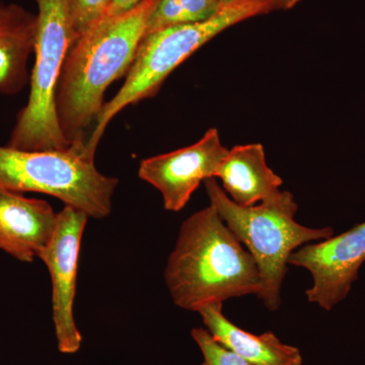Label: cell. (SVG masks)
Returning <instances> with one entry per match:
<instances>
[{
    "instance_id": "10",
    "label": "cell",
    "mask_w": 365,
    "mask_h": 365,
    "mask_svg": "<svg viewBox=\"0 0 365 365\" xmlns=\"http://www.w3.org/2000/svg\"><path fill=\"white\" fill-rule=\"evenodd\" d=\"M58 212L45 200L0 188V250L32 263L51 241Z\"/></svg>"
},
{
    "instance_id": "11",
    "label": "cell",
    "mask_w": 365,
    "mask_h": 365,
    "mask_svg": "<svg viewBox=\"0 0 365 365\" xmlns=\"http://www.w3.org/2000/svg\"><path fill=\"white\" fill-rule=\"evenodd\" d=\"M222 181V188L237 205H257L280 191L283 181L266 162L261 143L237 145L216 170L215 179Z\"/></svg>"
},
{
    "instance_id": "16",
    "label": "cell",
    "mask_w": 365,
    "mask_h": 365,
    "mask_svg": "<svg viewBox=\"0 0 365 365\" xmlns=\"http://www.w3.org/2000/svg\"><path fill=\"white\" fill-rule=\"evenodd\" d=\"M191 335L203 355V362L200 365H251L234 352L223 347L208 332L207 329H193Z\"/></svg>"
},
{
    "instance_id": "9",
    "label": "cell",
    "mask_w": 365,
    "mask_h": 365,
    "mask_svg": "<svg viewBox=\"0 0 365 365\" xmlns=\"http://www.w3.org/2000/svg\"><path fill=\"white\" fill-rule=\"evenodd\" d=\"M227 151L220 132L210 128L192 145L143 160L138 177L160 191L165 210L179 212L201 182L215 178Z\"/></svg>"
},
{
    "instance_id": "13",
    "label": "cell",
    "mask_w": 365,
    "mask_h": 365,
    "mask_svg": "<svg viewBox=\"0 0 365 365\" xmlns=\"http://www.w3.org/2000/svg\"><path fill=\"white\" fill-rule=\"evenodd\" d=\"M205 328L223 347L251 365H302V352L285 344L273 332L261 335L242 330L222 313V304H212L198 312Z\"/></svg>"
},
{
    "instance_id": "15",
    "label": "cell",
    "mask_w": 365,
    "mask_h": 365,
    "mask_svg": "<svg viewBox=\"0 0 365 365\" xmlns=\"http://www.w3.org/2000/svg\"><path fill=\"white\" fill-rule=\"evenodd\" d=\"M113 0H68L72 29L76 39L107 16Z\"/></svg>"
},
{
    "instance_id": "12",
    "label": "cell",
    "mask_w": 365,
    "mask_h": 365,
    "mask_svg": "<svg viewBox=\"0 0 365 365\" xmlns=\"http://www.w3.org/2000/svg\"><path fill=\"white\" fill-rule=\"evenodd\" d=\"M37 14L0 0V93L13 97L30 83L29 60L35 49Z\"/></svg>"
},
{
    "instance_id": "2",
    "label": "cell",
    "mask_w": 365,
    "mask_h": 365,
    "mask_svg": "<svg viewBox=\"0 0 365 365\" xmlns=\"http://www.w3.org/2000/svg\"><path fill=\"white\" fill-rule=\"evenodd\" d=\"M165 281L174 304L197 313L261 290L253 256L211 205L182 223Z\"/></svg>"
},
{
    "instance_id": "6",
    "label": "cell",
    "mask_w": 365,
    "mask_h": 365,
    "mask_svg": "<svg viewBox=\"0 0 365 365\" xmlns=\"http://www.w3.org/2000/svg\"><path fill=\"white\" fill-rule=\"evenodd\" d=\"M118 184L72 148L26 151L0 145V188L55 197L93 220L111 213Z\"/></svg>"
},
{
    "instance_id": "18",
    "label": "cell",
    "mask_w": 365,
    "mask_h": 365,
    "mask_svg": "<svg viewBox=\"0 0 365 365\" xmlns=\"http://www.w3.org/2000/svg\"><path fill=\"white\" fill-rule=\"evenodd\" d=\"M275 9H289L297 6L302 0H271Z\"/></svg>"
},
{
    "instance_id": "4",
    "label": "cell",
    "mask_w": 365,
    "mask_h": 365,
    "mask_svg": "<svg viewBox=\"0 0 365 365\" xmlns=\"http://www.w3.org/2000/svg\"><path fill=\"white\" fill-rule=\"evenodd\" d=\"M273 9L271 0H232L207 21L169 26L144 36L123 86L105 103L96 120L85 157L95 160L98 143L113 118L128 106L155 97L165 79L197 50L230 26Z\"/></svg>"
},
{
    "instance_id": "3",
    "label": "cell",
    "mask_w": 365,
    "mask_h": 365,
    "mask_svg": "<svg viewBox=\"0 0 365 365\" xmlns=\"http://www.w3.org/2000/svg\"><path fill=\"white\" fill-rule=\"evenodd\" d=\"M204 185L210 205L258 266L261 290L257 297L269 311H277L292 254L309 242L332 237L333 228L307 227L297 222L299 205L290 192L280 190L263 202L242 207L227 195L215 178L206 180Z\"/></svg>"
},
{
    "instance_id": "1",
    "label": "cell",
    "mask_w": 365,
    "mask_h": 365,
    "mask_svg": "<svg viewBox=\"0 0 365 365\" xmlns=\"http://www.w3.org/2000/svg\"><path fill=\"white\" fill-rule=\"evenodd\" d=\"M155 4V0H143L126 13L106 16L79 36L67 52L55 108L62 134L81 155L86 130L104 108L106 91L127 76L135 59Z\"/></svg>"
},
{
    "instance_id": "14",
    "label": "cell",
    "mask_w": 365,
    "mask_h": 365,
    "mask_svg": "<svg viewBox=\"0 0 365 365\" xmlns=\"http://www.w3.org/2000/svg\"><path fill=\"white\" fill-rule=\"evenodd\" d=\"M227 4L223 0H155L146 21L145 35L169 26L207 21Z\"/></svg>"
},
{
    "instance_id": "7",
    "label": "cell",
    "mask_w": 365,
    "mask_h": 365,
    "mask_svg": "<svg viewBox=\"0 0 365 365\" xmlns=\"http://www.w3.org/2000/svg\"><path fill=\"white\" fill-rule=\"evenodd\" d=\"M88 216L66 206L58 212V222L51 241L41 253L52 280L53 322L59 351L72 354L81 349L83 337L74 321L76 276L81 239Z\"/></svg>"
},
{
    "instance_id": "17",
    "label": "cell",
    "mask_w": 365,
    "mask_h": 365,
    "mask_svg": "<svg viewBox=\"0 0 365 365\" xmlns=\"http://www.w3.org/2000/svg\"><path fill=\"white\" fill-rule=\"evenodd\" d=\"M141 1L143 0H113L111 6L106 16H118V14L126 13L137 4H140Z\"/></svg>"
},
{
    "instance_id": "5",
    "label": "cell",
    "mask_w": 365,
    "mask_h": 365,
    "mask_svg": "<svg viewBox=\"0 0 365 365\" xmlns=\"http://www.w3.org/2000/svg\"><path fill=\"white\" fill-rule=\"evenodd\" d=\"M37 4L35 63L28 103L16 116L6 145L26 151L71 148L60 129L55 96L64 60L76 40L68 0H34Z\"/></svg>"
},
{
    "instance_id": "8",
    "label": "cell",
    "mask_w": 365,
    "mask_h": 365,
    "mask_svg": "<svg viewBox=\"0 0 365 365\" xmlns=\"http://www.w3.org/2000/svg\"><path fill=\"white\" fill-rule=\"evenodd\" d=\"M365 262V222L323 241L309 242L290 256L288 264L311 273L307 300L325 311L343 302Z\"/></svg>"
},
{
    "instance_id": "19",
    "label": "cell",
    "mask_w": 365,
    "mask_h": 365,
    "mask_svg": "<svg viewBox=\"0 0 365 365\" xmlns=\"http://www.w3.org/2000/svg\"><path fill=\"white\" fill-rule=\"evenodd\" d=\"M223 1H225V2H230V1H232V0H223Z\"/></svg>"
}]
</instances>
